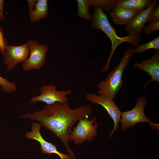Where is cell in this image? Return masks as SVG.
Wrapping results in <instances>:
<instances>
[{
  "label": "cell",
  "instance_id": "12",
  "mask_svg": "<svg viewBox=\"0 0 159 159\" xmlns=\"http://www.w3.org/2000/svg\"><path fill=\"white\" fill-rule=\"evenodd\" d=\"M140 63L132 64L133 67L147 72L151 77V80L145 84L144 89L147 85L152 81L159 82V51L155 50L153 56L149 59L140 61Z\"/></svg>",
  "mask_w": 159,
  "mask_h": 159
},
{
  "label": "cell",
  "instance_id": "2",
  "mask_svg": "<svg viewBox=\"0 0 159 159\" xmlns=\"http://www.w3.org/2000/svg\"><path fill=\"white\" fill-rule=\"evenodd\" d=\"M92 22L91 28L100 29L103 31L110 38L112 42L111 50L104 67L101 70V72L108 71L111 59L117 47L124 42H126L135 47L138 46L141 39V36L129 34L124 37L118 36L115 29L110 24L107 15L100 7H94L90 20Z\"/></svg>",
  "mask_w": 159,
  "mask_h": 159
},
{
  "label": "cell",
  "instance_id": "18",
  "mask_svg": "<svg viewBox=\"0 0 159 159\" xmlns=\"http://www.w3.org/2000/svg\"><path fill=\"white\" fill-rule=\"evenodd\" d=\"M90 6L99 7L109 12L112 9L115 0H88Z\"/></svg>",
  "mask_w": 159,
  "mask_h": 159
},
{
  "label": "cell",
  "instance_id": "15",
  "mask_svg": "<svg viewBox=\"0 0 159 159\" xmlns=\"http://www.w3.org/2000/svg\"><path fill=\"white\" fill-rule=\"evenodd\" d=\"M152 1V0H115L112 9L117 8H126L136 10L139 13L147 8Z\"/></svg>",
  "mask_w": 159,
  "mask_h": 159
},
{
  "label": "cell",
  "instance_id": "24",
  "mask_svg": "<svg viewBox=\"0 0 159 159\" xmlns=\"http://www.w3.org/2000/svg\"><path fill=\"white\" fill-rule=\"evenodd\" d=\"M148 125L153 129L157 130L159 131V124H155L152 122L148 123Z\"/></svg>",
  "mask_w": 159,
  "mask_h": 159
},
{
  "label": "cell",
  "instance_id": "21",
  "mask_svg": "<svg viewBox=\"0 0 159 159\" xmlns=\"http://www.w3.org/2000/svg\"><path fill=\"white\" fill-rule=\"evenodd\" d=\"M159 20V5H156L152 11L148 20V21L155 22Z\"/></svg>",
  "mask_w": 159,
  "mask_h": 159
},
{
  "label": "cell",
  "instance_id": "4",
  "mask_svg": "<svg viewBox=\"0 0 159 159\" xmlns=\"http://www.w3.org/2000/svg\"><path fill=\"white\" fill-rule=\"evenodd\" d=\"M96 117L89 119L86 117L79 121L77 126L69 133V142H73L76 145L81 146L87 140L88 142L93 141L97 135V129L99 123L96 122Z\"/></svg>",
  "mask_w": 159,
  "mask_h": 159
},
{
  "label": "cell",
  "instance_id": "3",
  "mask_svg": "<svg viewBox=\"0 0 159 159\" xmlns=\"http://www.w3.org/2000/svg\"><path fill=\"white\" fill-rule=\"evenodd\" d=\"M134 54L132 49L130 47L117 65L108 74L105 80L97 83V95L113 100L122 87L123 72Z\"/></svg>",
  "mask_w": 159,
  "mask_h": 159
},
{
  "label": "cell",
  "instance_id": "17",
  "mask_svg": "<svg viewBox=\"0 0 159 159\" xmlns=\"http://www.w3.org/2000/svg\"><path fill=\"white\" fill-rule=\"evenodd\" d=\"M150 49L159 50V36L149 42L138 45L133 49V51L134 53H143L147 50Z\"/></svg>",
  "mask_w": 159,
  "mask_h": 159
},
{
  "label": "cell",
  "instance_id": "22",
  "mask_svg": "<svg viewBox=\"0 0 159 159\" xmlns=\"http://www.w3.org/2000/svg\"><path fill=\"white\" fill-rule=\"evenodd\" d=\"M7 45V40L4 35L3 28L0 26V51L2 54L4 47Z\"/></svg>",
  "mask_w": 159,
  "mask_h": 159
},
{
  "label": "cell",
  "instance_id": "23",
  "mask_svg": "<svg viewBox=\"0 0 159 159\" xmlns=\"http://www.w3.org/2000/svg\"><path fill=\"white\" fill-rule=\"evenodd\" d=\"M4 0H0V20H3L4 19Z\"/></svg>",
  "mask_w": 159,
  "mask_h": 159
},
{
  "label": "cell",
  "instance_id": "14",
  "mask_svg": "<svg viewBox=\"0 0 159 159\" xmlns=\"http://www.w3.org/2000/svg\"><path fill=\"white\" fill-rule=\"evenodd\" d=\"M138 13L134 10L124 8L112 9L110 14L116 24L128 25Z\"/></svg>",
  "mask_w": 159,
  "mask_h": 159
},
{
  "label": "cell",
  "instance_id": "10",
  "mask_svg": "<svg viewBox=\"0 0 159 159\" xmlns=\"http://www.w3.org/2000/svg\"><path fill=\"white\" fill-rule=\"evenodd\" d=\"M42 126L40 123L33 122L31 125L32 131L27 132L25 135V137L27 139H33L38 141L40 143L42 152L44 154H56L61 159H72L68 154L59 152L57 150L56 146L47 142L43 138L40 132Z\"/></svg>",
  "mask_w": 159,
  "mask_h": 159
},
{
  "label": "cell",
  "instance_id": "16",
  "mask_svg": "<svg viewBox=\"0 0 159 159\" xmlns=\"http://www.w3.org/2000/svg\"><path fill=\"white\" fill-rule=\"evenodd\" d=\"M77 16L86 20H90L91 15L89 12L90 5L88 0H77Z\"/></svg>",
  "mask_w": 159,
  "mask_h": 159
},
{
  "label": "cell",
  "instance_id": "11",
  "mask_svg": "<svg viewBox=\"0 0 159 159\" xmlns=\"http://www.w3.org/2000/svg\"><path fill=\"white\" fill-rule=\"evenodd\" d=\"M158 1L153 0L149 6L138 13L132 21L125 27V31L130 34L139 35L143 30V28L150 15Z\"/></svg>",
  "mask_w": 159,
  "mask_h": 159
},
{
  "label": "cell",
  "instance_id": "8",
  "mask_svg": "<svg viewBox=\"0 0 159 159\" xmlns=\"http://www.w3.org/2000/svg\"><path fill=\"white\" fill-rule=\"evenodd\" d=\"M86 100L92 103L100 105L107 111L114 122V127L109 135L111 138L114 132L119 128V123L120 121L122 112L113 100L107 98L95 93L89 92L86 93Z\"/></svg>",
  "mask_w": 159,
  "mask_h": 159
},
{
  "label": "cell",
  "instance_id": "7",
  "mask_svg": "<svg viewBox=\"0 0 159 159\" xmlns=\"http://www.w3.org/2000/svg\"><path fill=\"white\" fill-rule=\"evenodd\" d=\"M57 87L54 85H44L40 88V94L34 96L30 100V102L34 104L38 102H42L47 105H52L58 102L61 103L68 102L66 97L71 95V90H57Z\"/></svg>",
  "mask_w": 159,
  "mask_h": 159
},
{
  "label": "cell",
  "instance_id": "20",
  "mask_svg": "<svg viewBox=\"0 0 159 159\" xmlns=\"http://www.w3.org/2000/svg\"><path fill=\"white\" fill-rule=\"evenodd\" d=\"M143 30L145 34L149 35L159 30V20L153 22H149L146 25L144 26Z\"/></svg>",
  "mask_w": 159,
  "mask_h": 159
},
{
  "label": "cell",
  "instance_id": "9",
  "mask_svg": "<svg viewBox=\"0 0 159 159\" xmlns=\"http://www.w3.org/2000/svg\"><path fill=\"white\" fill-rule=\"evenodd\" d=\"M29 51L26 43L19 46L11 45L5 46L2 54L6 70L13 69L19 63H23L27 59Z\"/></svg>",
  "mask_w": 159,
  "mask_h": 159
},
{
  "label": "cell",
  "instance_id": "1",
  "mask_svg": "<svg viewBox=\"0 0 159 159\" xmlns=\"http://www.w3.org/2000/svg\"><path fill=\"white\" fill-rule=\"evenodd\" d=\"M93 112L90 105H82L72 109L68 102L62 103L57 102L46 105L39 111L26 113L20 117L37 120L47 129L52 132L65 145L68 154L72 159H76L69 147L68 137L71 129L77 121L88 117Z\"/></svg>",
  "mask_w": 159,
  "mask_h": 159
},
{
  "label": "cell",
  "instance_id": "6",
  "mask_svg": "<svg viewBox=\"0 0 159 159\" xmlns=\"http://www.w3.org/2000/svg\"><path fill=\"white\" fill-rule=\"evenodd\" d=\"M26 44L30 52L29 56L23 63V70L27 71L32 69H40L46 62V54L49 47L32 39H29Z\"/></svg>",
  "mask_w": 159,
  "mask_h": 159
},
{
  "label": "cell",
  "instance_id": "5",
  "mask_svg": "<svg viewBox=\"0 0 159 159\" xmlns=\"http://www.w3.org/2000/svg\"><path fill=\"white\" fill-rule=\"evenodd\" d=\"M147 103L146 98L141 95L137 98L136 105L130 110L121 112L120 121L122 130L127 131L135 124L140 122H152L144 113V108Z\"/></svg>",
  "mask_w": 159,
  "mask_h": 159
},
{
  "label": "cell",
  "instance_id": "13",
  "mask_svg": "<svg viewBox=\"0 0 159 159\" xmlns=\"http://www.w3.org/2000/svg\"><path fill=\"white\" fill-rule=\"evenodd\" d=\"M30 21L35 23L47 17L48 14V5L47 0H27Z\"/></svg>",
  "mask_w": 159,
  "mask_h": 159
},
{
  "label": "cell",
  "instance_id": "19",
  "mask_svg": "<svg viewBox=\"0 0 159 159\" xmlns=\"http://www.w3.org/2000/svg\"><path fill=\"white\" fill-rule=\"evenodd\" d=\"M0 85L1 89L5 93H9L14 92L17 90L15 83L10 82L7 79L0 76Z\"/></svg>",
  "mask_w": 159,
  "mask_h": 159
}]
</instances>
